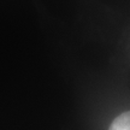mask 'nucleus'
Listing matches in <instances>:
<instances>
[{
    "label": "nucleus",
    "mask_w": 130,
    "mask_h": 130,
    "mask_svg": "<svg viewBox=\"0 0 130 130\" xmlns=\"http://www.w3.org/2000/svg\"><path fill=\"white\" fill-rule=\"evenodd\" d=\"M108 130H130V111L123 112L115 118Z\"/></svg>",
    "instance_id": "nucleus-1"
}]
</instances>
